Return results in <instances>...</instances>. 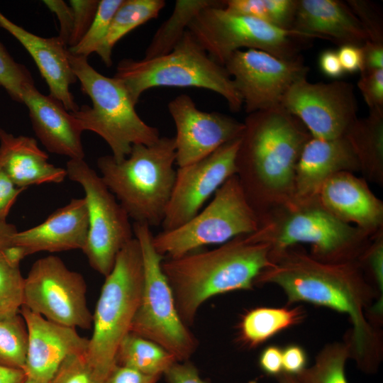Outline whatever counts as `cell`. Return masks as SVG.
<instances>
[{
  "label": "cell",
  "mask_w": 383,
  "mask_h": 383,
  "mask_svg": "<svg viewBox=\"0 0 383 383\" xmlns=\"http://www.w3.org/2000/svg\"><path fill=\"white\" fill-rule=\"evenodd\" d=\"M364 273L376 289L378 299L370 310V321L380 323L382 317L383 296V229L372 236L371 240L357 260Z\"/></svg>",
  "instance_id": "836d02e7"
},
{
  "label": "cell",
  "mask_w": 383,
  "mask_h": 383,
  "mask_svg": "<svg viewBox=\"0 0 383 383\" xmlns=\"http://www.w3.org/2000/svg\"><path fill=\"white\" fill-rule=\"evenodd\" d=\"M161 377L143 374L133 369L116 365L105 383H157Z\"/></svg>",
  "instance_id": "bcb514c9"
},
{
  "label": "cell",
  "mask_w": 383,
  "mask_h": 383,
  "mask_svg": "<svg viewBox=\"0 0 383 383\" xmlns=\"http://www.w3.org/2000/svg\"><path fill=\"white\" fill-rule=\"evenodd\" d=\"M259 366L266 374L279 376L283 372L282 350L277 345L266 347L260 355Z\"/></svg>",
  "instance_id": "c3c4849f"
},
{
  "label": "cell",
  "mask_w": 383,
  "mask_h": 383,
  "mask_svg": "<svg viewBox=\"0 0 383 383\" xmlns=\"http://www.w3.org/2000/svg\"><path fill=\"white\" fill-rule=\"evenodd\" d=\"M257 226L258 216L235 174L216 190L204 210L182 226L154 235L152 242L164 258L177 257L205 245H221L250 235Z\"/></svg>",
  "instance_id": "8fae6325"
},
{
  "label": "cell",
  "mask_w": 383,
  "mask_h": 383,
  "mask_svg": "<svg viewBox=\"0 0 383 383\" xmlns=\"http://www.w3.org/2000/svg\"><path fill=\"white\" fill-rule=\"evenodd\" d=\"M304 317L305 311L300 306L253 309L240 321V340L248 348H255L280 331L301 323Z\"/></svg>",
  "instance_id": "4316f807"
},
{
  "label": "cell",
  "mask_w": 383,
  "mask_h": 383,
  "mask_svg": "<svg viewBox=\"0 0 383 383\" xmlns=\"http://www.w3.org/2000/svg\"><path fill=\"white\" fill-rule=\"evenodd\" d=\"M24 280L20 265L10 262L0 250V318L20 313Z\"/></svg>",
  "instance_id": "e575fe53"
},
{
  "label": "cell",
  "mask_w": 383,
  "mask_h": 383,
  "mask_svg": "<svg viewBox=\"0 0 383 383\" xmlns=\"http://www.w3.org/2000/svg\"><path fill=\"white\" fill-rule=\"evenodd\" d=\"M344 135L351 145L365 179L383 184V111L357 118Z\"/></svg>",
  "instance_id": "484cf974"
},
{
  "label": "cell",
  "mask_w": 383,
  "mask_h": 383,
  "mask_svg": "<svg viewBox=\"0 0 383 383\" xmlns=\"http://www.w3.org/2000/svg\"><path fill=\"white\" fill-rule=\"evenodd\" d=\"M106 379L89 362L84 353L66 357L49 383H105Z\"/></svg>",
  "instance_id": "74e56055"
},
{
  "label": "cell",
  "mask_w": 383,
  "mask_h": 383,
  "mask_svg": "<svg viewBox=\"0 0 383 383\" xmlns=\"http://www.w3.org/2000/svg\"><path fill=\"white\" fill-rule=\"evenodd\" d=\"M65 169L69 179L78 183L85 194L89 229L82 251L90 266L106 277L118 252L133 238L130 218L84 160H69Z\"/></svg>",
  "instance_id": "7c38bea8"
},
{
  "label": "cell",
  "mask_w": 383,
  "mask_h": 383,
  "mask_svg": "<svg viewBox=\"0 0 383 383\" xmlns=\"http://www.w3.org/2000/svg\"><path fill=\"white\" fill-rule=\"evenodd\" d=\"M27 347L28 331L21 314L0 318V366L24 371Z\"/></svg>",
  "instance_id": "d6a6232c"
},
{
  "label": "cell",
  "mask_w": 383,
  "mask_h": 383,
  "mask_svg": "<svg viewBox=\"0 0 383 383\" xmlns=\"http://www.w3.org/2000/svg\"><path fill=\"white\" fill-rule=\"evenodd\" d=\"M245 237L270 245L271 252L308 244L310 255L327 263L357 261L372 238L335 218L316 197L292 199L270 209L258 216L257 230Z\"/></svg>",
  "instance_id": "277c9868"
},
{
  "label": "cell",
  "mask_w": 383,
  "mask_h": 383,
  "mask_svg": "<svg viewBox=\"0 0 383 383\" xmlns=\"http://www.w3.org/2000/svg\"><path fill=\"white\" fill-rule=\"evenodd\" d=\"M48 155L37 141L24 135L15 136L0 128V165L18 188L44 183H60L67 172L48 161Z\"/></svg>",
  "instance_id": "d4e9b609"
},
{
  "label": "cell",
  "mask_w": 383,
  "mask_h": 383,
  "mask_svg": "<svg viewBox=\"0 0 383 383\" xmlns=\"http://www.w3.org/2000/svg\"><path fill=\"white\" fill-rule=\"evenodd\" d=\"M68 58L82 91L92 103L91 106L83 105L71 113L83 131L94 132L103 138L116 161L126 158L133 145H150L160 139L158 128L139 116L121 81L97 72L89 65L88 57L68 51Z\"/></svg>",
  "instance_id": "52a82bcc"
},
{
  "label": "cell",
  "mask_w": 383,
  "mask_h": 383,
  "mask_svg": "<svg viewBox=\"0 0 383 383\" xmlns=\"http://www.w3.org/2000/svg\"><path fill=\"white\" fill-rule=\"evenodd\" d=\"M17 232L13 224L0 220V250L13 245L12 240Z\"/></svg>",
  "instance_id": "816d5d0a"
},
{
  "label": "cell",
  "mask_w": 383,
  "mask_h": 383,
  "mask_svg": "<svg viewBox=\"0 0 383 383\" xmlns=\"http://www.w3.org/2000/svg\"><path fill=\"white\" fill-rule=\"evenodd\" d=\"M222 3L228 12L253 17L284 30H292L297 6V0H225Z\"/></svg>",
  "instance_id": "1f68e13d"
},
{
  "label": "cell",
  "mask_w": 383,
  "mask_h": 383,
  "mask_svg": "<svg viewBox=\"0 0 383 383\" xmlns=\"http://www.w3.org/2000/svg\"><path fill=\"white\" fill-rule=\"evenodd\" d=\"M86 293L83 276L48 255L37 260L25 278L23 306L52 322L89 330L92 314Z\"/></svg>",
  "instance_id": "4fadbf2b"
},
{
  "label": "cell",
  "mask_w": 383,
  "mask_h": 383,
  "mask_svg": "<svg viewBox=\"0 0 383 383\" xmlns=\"http://www.w3.org/2000/svg\"><path fill=\"white\" fill-rule=\"evenodd\" d=\"M240 141V138L228 142L202 160L178 167L162 231L173 230L192 219L216 190L236 174Z\"/></svg>",
  "instance_id": "2e32d148"
},
{
  "label": "cell",
  "mask_w": 383,
  "mask_h": 383,
  "mask_svg": "<svg viewBox=\"0 0 383 383\" xmlns=\"http://www.w3.org/2000/svg\"><path fill=\"white\" fill-rule=\"evenodd\" d=\"M292 30L340 45L362 46L370 40L347 3L337 0H297Z\"/></svg>",
  "instance_id": "cb8c5ba5"
},
{
  "label": "cell",
  "mask_w": 383,
  "mask_h": 383,
  "mask_svg": "<svg viewBox=\"0 0 383 383\" xmlns=\"http://www.w3.org/2000/svg\"><path fill=\"white\" fill-rule=\"evenodd\" d=\"M176 128V164L185 167L209 155L221 146L240 138L244 123L226 114L199 109L193 99L180 94L167 105Z\"/></svg>",
  "instance_id": "e0dca14e"
},
{
  "label": "cell",
  "mask_w": 383,
  "mask_h": 383,
  "mask_svg": "<svg viewBox=\"0 0 383 383\" xmlns=\"http://www.w3.org/2000/svg\"><path fill=\"white\" fill-rule=\"evenodd\" d=\"M270 250V245L241 235L213 250L164 258L162 269L182 321L192 326L201 304L214 296L252 289L271 265Z\"/></svg>",
  "instance_id": "3957f363"
},
{
  "label": "cell",
  "mask_w": 383,
  "mask_h": 383,
  "mask_svg": "<svg viewBox=\"0 0 383 383\" xmlns=\"http://www.w3.org/2000/svg\"><path fill=\"white\" fill-rule=\"evenodd\" d=\"M23 190L13 183L0 165V220H6L18 196Z\"/></svg>",
  "instance_id": "ee69618b"
},
{
  "label": "cell",
  "mask_w": 383,
  "mask_h": 383,
  "mask_svg": "<svg viewBox=\"0 0 383 383\" xmlns=\"http://www.w3.org/2000/svg\"><path fill=\"white\" fill-rule=\"evenodd\" d=\"M123 0H101L95 17L86 34L72 47L67 48L70 54L88 57L96 52L106 38L113 17Z\"/></svg>",
  "instance_id": "d590c367"
},
{
  "label": "cell",
  "mask_w": 383,
  "mask_h": 383,
  "mask_svg": "<svg viewBox=\"0 0 383 383\" xmlns=\"http://www.w3.org/2000/svg\"><path fill=\"white\" fill-rule=\"evenodd\" d=\"M133 231L142 251L144 284L130 332L157 343L179 362L189 360L197 348V340L178 313L162 269L164 257L153 245L150 226L135 222Z\"/></svg>",
  "instance_id": "9c48e42d"
},
{
  "label": "cell",
  "mask_w": 383,
  "mask_h": 383,
  "mask_svg": "<svg viewBox=\"0 0 383 383\" xmlns=\"http://www.w3.org/2000/svg\"><path fill=\"white\" fill-rule=\"evenodd\" d=\"M22 103L28 109L35 135L48 152L84 160L82 129L79 122L57 100L40 92L35 84L23 93Z\"/></svg>",
  "instance_id": "ffe728a7"
},
{
  "label": "cell",
  "mask_w": 383,
  "mask_h": 383,
  "mask_svg": "<svg viewBox=\"0 0 383 383\" xmlns=\"http://www.w3.org/2000/svg\"><path fill=\"white\" fill-rule=\"evenodd\" d=\"M0 27L11 34L28 51L48 84L51 97L69 112L77 111L70 87L77 77L72 69L67 47L58 36L44 38L16 24L0 11Z\"/></svg>",
  "instance_id": "7402d4cb"
},
{
  "label": "cell",
  "mask_w": 383,
  "mask_h": 383,
  "mask_svg": "<svg viewBox=\"0 0 383 383\" xmlns=\"http://www.w3.org/2000/svg\"><path fill=\"white\" fill-rule=\"evenodd\" d=\"M236 152V176L257 216L293 198L295 170L311 137L283 106L255 111L243 121Z\"/></svg>",
  "instance_id": "7a4b0ae2"
},
{
  "label": "cell",
  "mask_w": 383,
  "mask_h": 383,
  "mask_svg": "<svg viewBox=\"0 0 383 383\" xmlns=\"http://www.w3.org/2000/svg\"><path fill=\"white\" fill-rule=\"evenodd\" d=\"M20 313L28 331L26 377L49 383L66 357L87 353L89 339L79 335L76 328L49 321L24 306Z\"/></svg>",
  "instance_id": "ac0fdd59"
},
{
  "label": "cell",
  "mask_w": 383,
  "mask_h": 383,
  "mask_svg": "<svg viewBox=\"0 0 383 383\" xmlns=\"http://www.w3.org/2000/svg\"><path fill=\"white\" fill-rule=\"evenodd\" d=\"M336 52L344 72H361L363 66L361 46L342 45Z\"/></svg>",
  "instance_id": "7dc6e473"
},
{
  "label": "cell",
  "mask_w": 383,
  "mask_h": 383,
  "mask_svg": "<svg viewBox=\"0 0 383 383\" xmlns=\"http://www.w3.org/2000/svg\"><path fill=\"white\" fill-rule=\"evenodd\" d=\"M26 379L23 370L0 366V383H23Z\"/></svg>",
  "instance_id": "f5cc1de1"
},
{
  "label": "cell",
  "mask_w": 383,
  "mask_h": 383,
  "mask_svg": "<svg viewBox=\"0 0 383 383\" xmlns=\"http://www.w3.org/2000/svg\"><path fill=\"white\" fill-rule=\"evenodd\" d=\"M188 30L209 55L223 65L234 52L242 48L263 50L283 59L294 58L300 55L302 46L312 39L294 30L228 12L223 8L222 1L201 10Z\"/></svg>",
  "instance_id": "30bf717a"
},
{
  "label": "cell",
  "mask_w": 383,
  "mask_h": 383,
  "mask_svg": "<svg viewBox=\"0 0 383 383\" xmlns=\"http://www.w3.org/2000/svg\"><path fill=\"white\" fill-rule=\"evenodd\" d=\"M43 3L55 13L60 23L58 37L67 46L73 28V12L70 5L62 0H44Z\"/></svg>",
  "instance_id": "b9f144b4"
},
{
  "label": "cell",
  "mask_w": 383,
  "mask_h": 383,
  "mask_svg": "<svg viewBox=\"0 0 383 383\" xmlns=\"http://www.w3.org/2000/svg\"><path fill=\"white\" fill-rule=\"evenodd\" d=\"M281 106L316 138L343 136L357 118L354 87L344 81L311 83L302 78L289 87Z\"/></svg>",
  "instance_id": "9a60e30c"
},
{
  "label": "cell",
  "mask_w": 383,
  "mask_h": 383,
  "mask_svg": "<svg viewBox=\"0 0 383 383\" xmlns=\"http://www.w3.org/2000/svg\"><path fill=\"white\" fill-rule=\"evenodd\" d=\"M23 383H41V382H37V381H35L33 379L26 377Z\"/></svg>",
  "instance_id": "11a10c76"
},
{
  "label": "cell",
  "mask_w": 383,
  "mask_h": 383,
  "mask_svg": "<svg viewBox=\"0 0 383 383\" xmlns=\"http://www.w3.org/2000/svg\"><path fill=\"white\" fill-rule=\"evenodd\" d=\"M88 212L84 198L72 199L52 212L43 223L18 231L13 245L24 248L28 255L84 248L88 235Z\"/></svg>",
  "instance_id": "603a6c76"
},
{
  "label": "cell",
  "mask_w": 383,
  "mask_h": 383,
  "mask_svg": "<svg viewBox=\"0 0 383 383\" xmlns=\"http://www.w3.org/2000/svg\"><path fill=\"white\" fill-rule=\"evenodd\" d=\"M144 284L140 245L134 237L118 252L110 273L105 277L94 314L93 333L87 357L108 378L116 366V354L130 332L139 307Z\"/></svg>",
  "instance_id": "ba28073f"
},
{
  "label": "cell",
  "mask_w": 383,
  "mask_h": 383,
  "mask_svg": "<svg viewBox=\"0 0 383 383\" xmlns=\"http://www.w3.org/2000/svg\"><path fill=\"white\" fill-rule=\"evenodd\" d=\"M34 81L27 67L11 57L0 41V87H3L11 98L22 103L23 93Z\"/></svg>",
  "instance_id": "8d00e7d4"
},
{
  "label": "cell",
  "mask_w": 383,
  "mask_h": 383,
  "mask_svg": "<svg viewBox=\"0 0 383 383\" xmlns=\"http://www.w3.org/2000/svg\"><path fill=\"white\" fill-rule=\"evenodd\" d=\"M361 49L363 60L361 71L383 69V43L367 40Z\"/></svg>",
  "instance_id": "681fc988"
},
{
  "label": "cell",
  "mask_w": 383,
  "mask_h": 383,
  "mask_svg": "<svg viewBox=\"0 0 383 383\" xmlns=\"http://www.w3.org/2000/svg\"><path fill=\"white\" fill-rule=\"evenodd\" d=\"M316 199L330 213L372 236L383 229V203L365 179L342 172L328 179Z\"/></svg>",
  "instance_id": "d6986e66"
},
{
  "label": "cell",
  "mask_w": 383,
  "mask_h": 383,
  "mask_svg": "<svg viewBox=\"0 0 383 383\" xmlns=\"http://www.w3.org/2000/svg\"><path fill=\"white\" fill-rule=\"evenodd\" d=\"M360 171L351 145L345 135L331 139L311 137L304 144L295 170L292 199L314 198L333 175Z\"/></svg>",
  "instance_id": "44dd1931"
},
{
  "label": "cell",
  "mask_w": 383,
  "mask_h": 383,
  "mask_svg": "<svg viewBox=\"0 0 383 383\" xmlns=\"http://www.w3.org/2000/svg\"><path fill=\"white\" fill-rule=\"evenodd\" d=\"M357 87L370 111H383V69L361 71Z\"/></svg>",
  "instance_id": "ab89813d"
},
{
  "label": "cell",
  "mask_w": 383,
  "mask_h": 383,
  "mask_svg": "<svg viewBox=\"0 0 383 383\" xmlns=\"http://www.w3.org/2000/svg\"><path fill=\"white\" fill-rule=\"evenodd\" d=\"M347 4L363 26L370 40L383 43L382 19L374 6L365 1H348Z\"/></svg>",
  "instance_id": "60d3db41"
},
{
  "label": "cell",
  "mask_w": 383,
  "mask_h": 383,
  "mask_svg": "<svg viewBox=\"0 0 383 383\" xmlns=\"http://www.w3.org/2000/svg\"><path fill=\"white\" fill-rule=\"evenodd\" d=\"M318 65L321 72L331 78H338L345 73L336 50H325L319 55Z\"/></svg>",
  "instance_id": "f907efd6"
},
{
  "label": "cell",
  "mask_w": 383,
  "mask_h": 383,
  "mask_svg": "<svg viewBox=\"0 0 383 383\" xmlns=\"http://www.w3.org/2000/svg\"><path fill=\"white\" fill-rule=\"evenodd\" d=\"M73 12V28L69 48L77 45L89 28L99 4L98 0H70Z\"/></svg>",
  "instance_id": "f35d334b"
},
{
  "label": "cell",
  "mask_w": 383,
  "mask_h": 383,
  "mask_svg": "<svg viewBox=\"0 0 383 383\" xmlns=\"http://www.w3.org/2000/svg\"><path fill=\"white\" fill-rule=\"evenodd\" d=\"M221 1L177 0L173 11L157 30L148 46L144 58H152L172 51L182 39L188 26L203 9Z\"/></svg>",
  "instance_id": "f546056e"
},
{
  "label": "cell",
  "mask_w": 383,
  "mask_h": 383,
  "mask_svg": "<svg viewBox=\"0 0 383 383\" xmlns=\"http://www.w3.org/2000/svg\"><path fill=\"white\" fill-rule=\"evenodd\" d=\"M165 6L164 0H123L106 38L96 52L106 66L112 65L115 45L133 29L157 18Z\"/></svg>",
  "instance_id": "83f0119b"
},
{
  "label": "cell",
  "mask_w": 383,
  "mask_h": 383,
  "mask_svg": "<svg viewBox=\"0 0 383 383\" xmlns=\"http://www.w3.org/2000/svg\"><path fill=\"white\" fill-rule=\"evenodd\" d=\"M116 365L150 375H163L177 360L157 343L134 333L123 338L116 354Z\"/></svg>",
  "instance_id": "f1b7e54d"
},
{
  "label": "cell",
  "mask_w": 383,
  "mask_h": 383,
  "mask_svg": "<svg viewBox=\"0 0 383 383\" xmlns=\"http://www.w3.org/2000/svg\"><path fill=\"white\" fill-rule=\"evenodd\" d=\"M223 65L248 113L280 106L289 87L309 71L301 55L283 59L256 49L237 50Z\"/></svg>",
  "instance_id": "5bb4252c"
},
{
  "label": "cell",
  "mask_w": 383,
  "mask_h": 383,
  "mask_svg": "<svg viewBox=\"0 0 383 383\" xmlns=\"http://www.w3.org/2000/svg\"><path fill=\"white\" fill-rule=\"evenodd\" d=\"M270 257L271 265L259 274L255 285H277L288 304L307 302L347 314L353 324L345 340L350 358L362 372L375 373L382 360V338L367 312L378 294L357 261L323 262L299 245L270 252Z\"/></svg>",
  "instance_id": "6da1fadb"
},
{
  "label": "cell",
  "mask_w": 383,
  "mask_h": 383,
  "mask_svg": "<svg viewBox=\"0 0 383 383\" xmlns=\"http://www.w3.org/2000/svg\"><path fill=\"white\" fill-rule=\"evenodd\" d=\"M279 383H299L295 377L282 372L277 377Z\"/></svg>",
  "instance_id": "db71d44e"
},
{
  "label": "cell",
  "mask_w": 383,
  "mask_h": 383,
  "mask_svg": "<svg viewBox=\"0 0 383 383\" xmlns=\"http://www.w3.org/2000/svg\"><path fill=\"white\" fill-rule=\"evenodd\" d=\"M307 356L299 345H288L282 350L283 372L296 376L306 368Z\"/></svg>",
  "instance_id": "f6af8a7d"
},
{
  "label": "cell",
  "mask_w": 383,
  "mask_h": 383,
  "mask_svg": "<svg viewBox=\"0 0 383 383\" xmlns=\"http://www.w3.org/2000/svg\"><path fill=\"white\" fill-rule=\"evenodd\" d=\"M113 77L124 85L135 105L144 91L169 87L211 90L221 95L233 112L243 106L241 96L224 65L212 59L188 29L165 55L121 60Z\"/></svg>",
  "instance_id": "8992f818"
},
{
  "label": "cell",
  "mask_w": 383,
  "mask_h": 383,
  "mask_svg": "<svg viewBox=\"0 0 383 383\" xmlns=\"http://www.w3.org/2000/svg\"><path fill=\"white\" fill-rule=\"evenodd\" d=\"M163 375L167 383H206L189 360L174 362Z\"/></svg>",
  "instance_id": "7bdbcfd3"
},
{
  "label": "cell",
  "mask_w": 383,
  "mask_h": 383,
  "mask_svg": "<svg viewBox=\"0 0 383 383\" xmlns=\"http://www.w3.org/2000/svg\"><path fill=\"white\" fill-rule=\"evenodd\" d=\"M349 358L350 350L346 341L329 343L318 353L311 367L294 377L299 383H348L345 367Z\"/></svg>",
  "instance_id": "4dcf8cb0"
},
{
  "label": "cell",
  "mask_w": 383,
  "mask_h": 383,
  "mask_svg": "<svg viewBox=\"0 0 383 383\" xmlns=\"http://www.w3.org/2000/svg\"><path fill=\"white\" fill-rule=\"evenodd\" d=\"M174 138L160 137L150 145H134L121 161L97 160L103 182L130 218L150 228L161 226L176 178Z\"/></svg>",
  "instance_id": "5b68a950"
}]
</instances>
